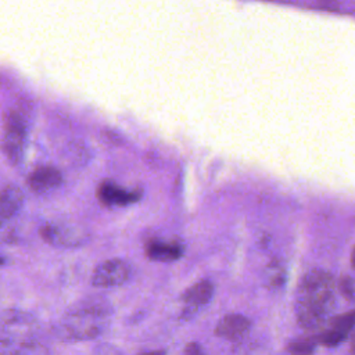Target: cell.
Returning <instances> with one entry per match:
<instances>
[{
	"instance_id": "cell-1",
	"label": "cell",
	"mask_w": 355,
	"mask_h": 355,
	"mask_svg": "<svg viewBox=\"0 0 355 355\" xmlns=\"http://www.w3.org/2000/svg\"><path fill=\"white\" fill-rule=\"evenodd\" d=\"M334 277L322 269L308 272L301 280L295 302L297 320L304 329L322 326L334 311Z\"/></svg>"
},
{
	"instance_id": "cell-2",
	"label": "cell",
	"mask_w": 355,
	"mask_h": 355,
	"mask_svg": "<svg viewBox=\"0 0 355 355\" xmlns=\"http://www.w3.org/2000/svg\"><path fill=\"white\" fill-rule=\"evenodd\" d=\"M108 312L97 305L75 309L57 323L55 334L62 341H85L98 337L105 324Z\"/></svg>"
},
{
	"instance_id": "cell-3",
	"label": "cell",
	"mask_w": 355,
	"mask_h": 355,
	"mask_svg": "<svg viewBox=\"0 0 355 355\" xmlns=\"http://www.w3.org/2000/svg\"><path fill=\"white\" fill-rule=\"evenodd\" d=\"M26 143V123L21 114L10 111L4 118V133L1 148L11 165H17L22 155Z\"/></svg>"
},
{
	"instance_id": "cell-4",
	"label": "cell",
	"mask_w": 355,
	"mask_h": 355,
	"mask_svg": "<svg viewBox=\"0 0 355 355\" xmlns=\"http://www.w3.org/2000/svg\"><path fill=\"white\" fill-rule=\"evenodd\" d=\"M130 265L119 258L107 259L98 263L92 273V284L98 288H108L123 284L130 277Z\"/></svg>"
},
{
	"instance_id": "cell-5",
	"label": "cell",
	"mask_w": 355,
	"mask_h": 355,
	"mask_svg": "<svg viewBox=\"0 0 355 355\" xmlns=\"http://www.w3.org/2000/svg\"><path fill=\"white\" fill-rule=\"evenodd\" d=\"M39 234L43 241L54 247L72 248L83 244L86 241V234L76 226H69L64 223H46L39 229Z\"/></svg>"
},
{
	"instance_id": "cell-6",
	"label": "cell",
	"mask_w": 355,
	"mask_h": 355,
	"mask_svg": "<svg viewBox=\"0 0 355 355\" xmlns=\"http://www.w3.org/2000/svg\"><path fill=\"white\" fill-rule=\"evenodd\" d=\"M143 191L140 189L126 190L114 180H103L97 187V198L107 207H125L133 204L141 198Z\"/></svg>"
},
{
	"instance_id": "cell-7",
	"label": "cell",
	"mask_w": 355,
	"mask_h": 355,
	"mask_svg": "<svg viewBox=\"0 0 355 355\" xmlns=\"http://www.w3.org/2000/svg\"><path fill=\"white\" fill-rule=\"evenodd\" d=\"M62 182L61 172L54 166H39L33 169L28 179V187L36 194H44L55 187H58Z\"/></svg>"
},
{
	"instance_id": "cell-8",
	"label": "cell",
	"mask_w": 355,
	"mask_h": 355,
	"mask_svg": "<svg viewBox=\"0 0 355 355\" xmlns=\"http://www.w3.org/2000/svg\"><path fill=\"white\" fill-rule=\"evenodd\" d=\"M251 327V322L247 316L240 313L225 315L215 326V334L226 340H237L243 337Z\"/></svg>"
},
{
	"instance_id": "cell-9",
	"label": "cell",
	"mask_w": 355,
	"mask_h": 355,
	"mask_svg": "<svg viewBox=\"0 0 355 355\" xmlns=\"http://www.w3.org/2000/svg\"><path fill=\"white\" fill-rule=\"evenodd\" d=\"M24 193L15 184H7L0 191V227L6 225L21 208Z\"/></svg>"
},
{
	"instance_id": "cell-10",
	"label": "cell",
	"mask_w": 355,
	"mask_h": 355,
	"mask_svg": "<svg viewBox=\"0 0 355 355\" xmlns=\"http://www.w3.org/2000/svg\"><path fill=\"white\" fill-rule=\"evenodd\" d=\"M146 255L153 261H176L183 255V247L178 243L151 239L146 243Z\"/></svg>"
},
{
	"instance_id": "cell-11",
	"label": "cell",
	"mask_w": 355,
	"mask_h": 355,
	"mask_svg": "<svg viewBox=\"0 0 355 355\" xmlns=\"http://www.w3.org/2000/svg\"><path fill=\"white\" fill-rule=\"evenodd\" d=\"M214 295V284L209 280H201L183 291L182 300L186 306L196 312V309L207 305Z\"/></svg>"
},
{
	"instance_id": "cell-12",
	"label": "cell",
	"mask_w": 355,
	"mask_h": 355,
	"mask_svg": "<svg viewBox=\"0 0 355 355\" xmlns=\"http://www.w3.org/2000/svg\"><path fill=\"white\" fill-rule=\"evenodd\" d=\"M33 322L35 319L32 315H28L21 311H14V309L6 311L0 316V326H3V329H8L15 333H21L22 330L29 329V326H32Z\"/></svg>"
},
{
	"instance_id": "cell-13",
	"label": "cell",
	"mask_w": 355,
	"mask_h": 355,
	"mask_svg": "<svg viewBox=\"0 0 355 355\" xmlns=\"http://www.w3.org/2000/svg\"><path fill=\"white\" fill-rule=\"evenodd\" d=\"M319 344L318 336L313 337H304L291 341L287 345V351L291 355H312L316 349V345Z\"/></svg>"
},
{
	"instance_id": "cell-14",
	"label": "cell",
	"mask_w": 355,
	"mask_h": 355,
	"mask_svg": "<svg viewBox=\"0 0 355 355\" xmlns=\"http://www.w3.org/2000/svg\"><path fill=\"white\" fill-rule=\"evenodd\" d=\"M330 327L337 329V330L345 333L347 336H349V331L355 327V309L341 313V315L336 316L334 319H331Z\"/></svg>"
},
{
	"instance_id": "cell-15",
	"label": "cell",
	"mask_w": 355,
	"mask_h": 355,
	"mask_svg": "<svg viewBox=\"0 0 355 355\" xmlns=\"http://www.w3.org/2000/svg\"><path fill=\"white\" fill-rule=\"evenodd\" d=\"M347 337L348 336L345 333H343V331H340L337 329H333V327L324 330L322 334L318 336L319 344H323L326 347H336L340 343H343Z\"/></svg>"
},
{
	"instance_id": "cell-16",
	"label": "cell",
	"mask_w": 355,
	"mask_h": 355,
	"mask_svg": "<svg viewBox=\"0 0 355 355\" xmlns=\"http://www.w3.org/2000/svg\"><path fill=\"white\" fill-rule=\"evenodd\" d=\"M337 288L343 297H345L347 300H354L355 284L349 276H343L337 283Z\"/></svg>"
},
{
	"instance_id": "cell-17",
	"label": "cell",
	"mask_w": 355,
	"mask_h": 355,
	"mask_svg": "<svg viewBox=\"0 0 355 355\" xmlns=\"http://www.w3.org/2000/svg\"><path fill=\"white\" fill-rule=\"evenodd\" d=\"M0 355H19V344L10 338L0 337Z\"/></svg>"
},
{
	"instance_id": "cell-18",
	"label": "cell",
	"mask_w": 355,
	"mask_h": 355,
	"mask_svg": "<svg viewBox=\"0 0 355 355\" xmlns=\"http://www.w3.org/2000/svg\"><path fill=\"white\" fill-rule=\"evenodd\" d=\"M93 355H119V352L108 344H101L94 348Z\"/></svg>"
},
{
	"instance_id": "cell-19",
	"label": "cell",
	"mask_w": 355,
	"mask_h": 355,
	"mask_svg": "<svg viewBox=\"0 0 355 355\" xmlns=\"http://www.w3.org/2000/svg\"><path fill=\"white\" fill-rule=\"evenodd\" d=\"M184 355H204L198 343H189L184 348Z\"/></svg>"
},
{
	"instance_id": "cell-20",
	"label": "cell",
	"mask_w": 355,
	"mask_h": 355,
	"mask_svg": "<svg viewBox=\"0 0 355 355\" xmlns=\"http://www.w3.org/2000/svg\"><path fill=\"white\" fill-rule=\"evenodd\" d=\"M137 355H166L164 349H155V351H147V352H140Z\"/></svg>"
},
{
	"instance_id": "cell-21",
	"label": "cell",
	"mask_w": 355,
	"mask_h": 355,
	"mask_svg": "<svg viewBox=\"0 0 355 355\" xmlns=\"http://www.w3.org/2000/svg\"><path fill=\"white\" fill-rule=\"evenodd\" d=\"M349 349H351V354H352V355H355V333H354V334H352V337H351Z\"/></svg>"
},
{
	"instance_id": "cell-22",
	"label": "cell",
	"mask_w": 355,
	"mask_h": 355,
	"mask_svg": "<svg viewBox=\"0 0 355 355\" xmlns=\"http://www.w3.org/2000/svg\"><path fill=\"white\" fill-rule=\"evenodd\" d=\"M351 266L355 269V248L352 250V254H351Z\"/></svg>"
},
{
	"instance_id": "cell-23",
	"label": "cell",
	"mask_w": 355,
	"mask_h": 355,
	"mask_svg": "<svg viewBox=\"0 0 355 355\" xmlns=\"http://www.w3.org/2000/svg\"><path fill=\"white\" fill-rule=\"evenodd\" d=\"M4 262H6V259H4V258H3V257H0V265H3V263H4Z\"/></svg>"
}]
</instances>
